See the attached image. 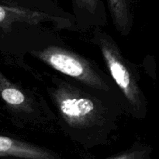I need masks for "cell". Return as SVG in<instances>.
Listing matches in <instances>:
<instances>
[{
	"mask_svg": "<svg viewBox=\"0 0 159 159\" xmlns=\"http://www.w3.org/2000/svg\"><path fill=\"white\" fill-rule=\"evenodd\" d=\"M92 41L100 51L110 78L125 102L127 112L135 118H145L148 101L136 67L124 55L111 35L101 28L97 27L93 31Z\"/></svg>",
	"mask_w": 159,
	"mask_h": 159,
	"instance_id": "obj_2",
	"label": "cell"
},
{
	"mask_svg": "<svg viewBox=\"0 0 159 159\" xmlns=\"http://www.w3.org/2000/svg\"><path fill=\"white\" fill-rule=\"evenodd\" d=\"M108 6L113 25L123 36H127L133 25L130 0H108Z\"/></svg>",
	"mask_w": 159,
	"mask_h": 159,
	"instance_id": "obj_7",
	"label": "cell"
},
{
	"mask_svg": "<svg viewBox=\"0 0 159 159\" xmlns=\"http://www.w3.org/2000/svg\"><path fill=\"white\" fill-rule=\"evenodd\" d=\"M75 2L80 9L89 14H96L99 9V0H75Z\"/></svg>",
	"mask_w": 159,
	"mask_h": 159,
	"instance_id": "obj_9",
	"label": "cell"
},
{
	"mask_svg": "<svg viewBox=\"0 0 159 159\" xmlns=\"http://www.w3.org/2000/svg\"><path fill=\"white\" fill-rule=\"evenodd\" d=\"M48 92L61 129L84 144L105 141L127 112L120 93L96 90L69 78L54 77Z\"/></svg>",
	"mask_w": 159,
	"mask_h": 159,
	"instance_id": "obj_1",
	"label": "cell"
},
{
	"mask_svg": "<svg viewBox=\"0 0 159 159\" xmlns=\"http://www.w3.org/2000/svg\"><path fill=\"white\" fill-rule=\"evenodd\" d=\"M147 156V149L144 147L132 148L126 152L108 159H144Z\"/></svg>",
	"mask_w": 159,
	"mask_h": 159,
	"instance_id": "obj_8",
	"label": "cell"
},
{
	"mask_svg": "<svg viewBox=\"0 0 159 159\" xmlns=\"http://www.w3.org/2000/svg\"><path fill=\"white\" fill-rule=\"evenodd\" d=\"M33 56L87 87L107 92L120 93L110 76L90 59L57 45L31 51Z\"/></svg>",
	"mask_w": 159,
	"mask_h": 159,
	"instance_id": "obj_3",
	"label": "cell"
},
{
	"mask_svg": "<svg viewBox=\"0 0 159 159\" xmlns=\"http://www.w3.org/2000/svg\"><path fill=\"white\" fill-rule=\"evenodd\" d=\"M50 21H59L57 18L43 12L17 6L0 5V30L9 31L16 23L39 24Z\"/></svg>",
	"mask_w": 159,
	"mask_h": 159,
	"instance_id": "obj_6",
	"label": "cell"
},
{
	"mask_svg": "<svg viewBox=\"0 0 159 159\" xmlns=\"http://www.w3.org/2000/svg\"><path fill=\"white\" fill-rule=\"evenodd\" d=\"M0 97L9 112L23 122H35L41 116L39 104L34 96L17 86L0 72Z\"/></svg>",
	"mask_w": 159,
	"mask_h": 159,
	"instance_id": "obj_4",
	"label": "cell"
},
{
	"mask_svg": "<svg viewBox=\"0 0 159 159\" xmlns=\"http://www.w3.org/2000/svg\"><path fill=\"white\" fill-rule=\"evenodd\" d=\"M0 157L20 159H59L58 155L44 147L23 140L0 135Z\"/></svg>",
	"mask_w": 159,
	"mask_h": 159,
	"instance_id": "obj_5",
	"label": "cell"
}]
</instances>
